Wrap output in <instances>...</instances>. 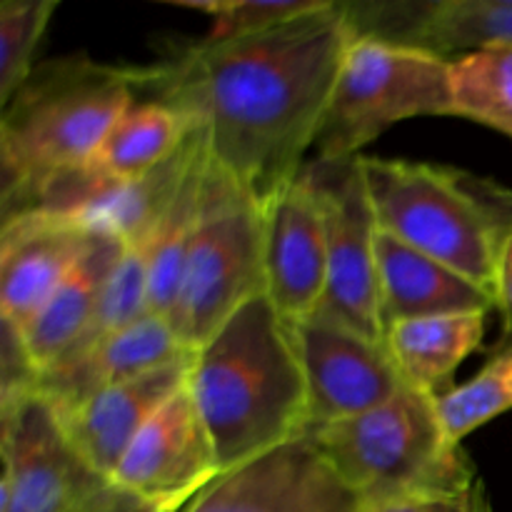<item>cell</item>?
<instances>
[{"label":"cell","mask_w":512,"mask_h":512,"mask_svg":"<svg viewBox=\"0 0 512 512\" xmlns=\"http://www.w3.org/2000/svg\"><path fill=\"white\" fill-rule=\"evenodd\" d=\"M263 208L210 165L208 205L168 323L185 350L203 348L240 308L265 295Z\"/></svg>","instance_id":"obj_7"},{"label":"cell","mask_w":512,"mask_h":512,"mask_svg":"<svg viewBox=\"0 0 512 512\" xmlns=\"http://www.w3.org/2000/svg\"><path fill=\"white\" fill-rule=\"evenodd\" d=\"M315 190L328 238V288L318 315L385 343L378 295V233L360 158L310 160L303 168Z\"/></svg>","instance_id":"obj_8"},{"label":"cell","mask_w":512,"mask_h":512,"mask_svg":"<svg viewBox=\"0 0 512 512\" xmlns=\"http://www.w3.org/2000/svg\"><path fill=\"white\" fill-rule=\"evenodd\" d=\"M123 250L125 245L118 238L108 233H95L83 258L45 300L28 328L20 330L25 348L40 373L53 368L68 353L70 345L80 338L98 308L105 283Z\"/></svg>","instance_id":"obj_21"},{"label":"cell","mask_w":512,"mask_h":512,"mask_svg":"<svg viewBox=\"0 0 512 512\" xmlns=\"http://www.w3.org/2000/svg\"><path fill=\"white\" fill-rule=\"evenodd\" d=\"M438 413L445 433L455 445L490 420L512 410V345L500 350L465 385L438 395Z\"/></svg>","instance_id":"obj_25"},{"label":"cell","mask_w":512,"mask_h":512,"mask_svg":"<svg viewBox=\"0 0 512 512\" xmlns=\"http://www.w3.org/2000/svg\"><path fill=\"white\" fill-rule=\"evenodd\" d=\"M210 183V158L208 145L203 155L195 160L183 185L175 193L160 218L158 228L150 235V280H148V313L168 320L178 298L180 280H183L188 253L203 223L205 205H208Z\"/></svg>","instance_id":"obj_23"},{"label":"cell","mask_w":512,"mask_h":512,"mask_svg":"<svg viewBox=\"0 0 512 512\" xmlns=\"http://www.w3.org/2000/svg\"><path fill=\"white\" fill-rule=\"evenodd\" d=\"M185 355H190V350L183 348L168 320L148 313L88 353L45 370L38 380V393L45 395L58 413H65L103 390L153 373Z\"/></svg>","instance_id":"obj_18"},{"label":"cell","mask_w":512,"mask_h":512,"mask_svg":"<svg viewBox=\"0 0 512 512\" xmlns=\"http://www.w3.org/2000/svg\"><path fill=\"white\" fill-rule=\"evenodd\" d=\"M0 512H83L113 488L38 390L0 403Z\"/></svg>","instance_id":"obj_9"},{"label":"cell","mask_w":512,"mask_h":512,"mask_svg":"<svg viewBox=\"0 0 512 512\" xmlns=\"http://www.w3.org/2000/svg\"><path fill=\"white\" fill-rule=\"evenodd\" d=\"M185 505H188V503H185ZM185 505H183V508H185ZM183 508H175V510H168V512H183Z\"/></svg>","instance_id":"obj_31"},{"label":"cell","mask_w":512,"mask_h":512,"mask_svg":"<svg viewBox=\"0 0 512 512\" xmlns=\"http://www.w3.org/2000/svg\"><path fill=\"white\" fill-rule=\"evenodd\" d=\"M68 215L20 213L0 228V320L25 330L93 240Z\"/></svg>","instance_id":"obj_15"},{"label":"cell","mask_w":512,"mask_h":512,"mask_svg":"<svg viewBox=\"0 0 512 512\" xmlns=\"http://www.w3.org/2000/svg\"><path fill=\"white\" fill-rule=\"evenodd\" d=\"M368 512H493V505H490L485 483L480 480L468 493L398 500V503L380 505V508H373Z\"/></svg>","instance_id":"obj_28"},{"label":"cell","mask_w":512,"mask_h":512,"mask_svg":"<svg viewBox=\"0 0 512 512\" xmlns=\"http://www.w3.org/2000/svg\"><path fill=\"white\" fill-rule=\"evenodd\" d=\"M188 390L223 473L308 430L298 350L268 295L250 300L195 350Z\"/></svg>","instance_id":"obj_2"},{"label":"cell","mask_w":512,"mask_h":512,"mask_svg":"<svg viewBox=\"0 0 512 512\" xmlns=\"http://www.w3.org/2000/svg\"><path fill=\"white\" fill-rule=\"evenodd\" d=\"M58 0H3L0 3V108L13 100L35 70L40 38Z\"/></svg>","instance_id":"obj_26"},{"label":"cell","mask_w":512,"mask_h":512,"mask_svg":"<svg viewBox=\"0 0 512 512\" xmlns=\"http://www.w3.org/2000/svg\"><path fill=\"white\" fill-rule=\"evenodd\" d=\"M205 145L208 143L203 128L190 125L180 148L148 175L133 183L93 190L58 215H68L93 233L113 235L123 245L143 243L155 233L185 175L203 155Z\"/></svg>","instance_id":"obj_20"},{"label":"cell","mask_w":512,"mask_h":512,"mask_svg":"<svg viewBox=\"0 0 512 512\" xmlns=\"http://www.w3.org/2000/svg\"><path fill=\"white\" fill-rule=\"evenodd\" d=\"M223 473L188 383L125 450L110 483L158 508H183Z\"/></svg>","instance_id":"obj_12"},{"label":"cell","mask_w":512,"mask_h":512,"mask_svg":"<svg viewBox=\"0 0 512 512\" xmlns=\"http://www.w3.org/2000/svg\"><path fill=\"white\" fill-rule=\"evenodd\" d=\"M360 163L383 233L495 295L500 253L512 230L510 188L445 165L365 155Z\"/></svg>","instance_id":"obj_4"},{"label":"cell","mask_w":512,"mask_h":512,"mask_svg":"<svg viewBox=\"0 0 512 512\" xmlns=\"http://www.w3.org/2000/svg\"><path fill=\"white\" fill-rule=\"evenodd\" d=\"M328 0H173L175 8L195 10L213 20L210 38H238L265 33L270 28L323 8Z\"/></svg>","instance_id":"obj_27"},{"label":"cell","mask_w":512,"mask_h":512,"mask_svg":"<svg viewBox=\"0 0 512 512\" xmlns=\"http://www.w3.org/2000/svg\"><path fill=\"white\" fill-rule=\"evenodd\" d=\"M485 325L488 313L403 320L385 330V348L408 388L438 398L463 360L480 350Z\"/></svg>","instance_id":"obj_22"},{"label":"cell","mask_w":512,"mask_h":512,"mask_svg":"<svg viewBox=\"0 0 512 512\" xmlns=\"http://www.w3.org/2000/svg\"><path fill=\"white\" fill-rule=\"evenodd\" d=\"M455 115L512 138V45L493 43L450 58Z\"/></svg>","instance_id":"obj_24"},{"label":"cell","mask_w":512,"mask_h":512,"mask_svg":"<svg viewBox=\"0 0 512 512\" xmlns=\"http://www.w3.org/2000/svg\"><path fill=\"white\" fill-rule=\"evenodd\" d=\"M343 10L355 38L408 45L448 60L483 45H512V0H355L343 3Z\"/></svg>","instance_id":"obj_14"},{"label":"cell","mask_w":512,"mask_h":512,"mask_svg":"<svg viewBox=\"0 0 512 512\" xmlns=\"http://www.w3.org/2000/svg\"><path fill=\"white\" fill-rule=\"evenodd\" d=\"M378 295L385 330L403 320L498 308L493 293L383 230L378 233Z\"/></svg>","instance_id":"obj_19"},{"label":"cell","mask_w":512,"mask_h":512,"mask_svg":"<svg viewBox=\"0 0 512 512\" xmlns=\"http://www.w3.org/2000/svg\"><path fill=\"white\" fill-rule=\"evenodd\" d=\"M495 295H498V308L512 323V230L503 245L498 263V280H495Z\"/></svg>","instance_id":"obj_30"},{"label":"cell","mask_w":512,"mask_h":512,"mask_svg":"<svg viewBox=\"0 0 512 512\" xmlns=\"http://www.w3.org/2000/svg\"><path fill=\"white\" fill-rule=\"evenodd\" d=\"M133 103L130 65L85 53L35 65L0 115L3 220L28 213L50 183L83 168Z\"/></svg>","instance_id":"obj_3"},{"label":"cell","mask_w":512,"mask_h":512,"mask_svg":"<svg viewBox=\"0 0 512 512\" xmlns=\"http://www.w3.org/2000/svg\"><path fill=\"white\" fill-rule=\"evenodd\" d=\"M288 325L308 388V428L363 415L408 388L385 343L323 315Z\"/></svg>","instance_id":"obj_10"},{"label":"cell","mask_w":512,"mask_h":512,"mask_svg":"<svg viewBox=\"0 0 512 512\" xmlns=\"http://www.w3.org/2000/svg\"><path fill=\"white\" fill-rule=\"evenodd\" d=\"M175 510V508H173ZM85 512H168L165 508H158V505H150L145 500L135 498V495L125 493L120 488H110L108 493L100 495L93 505H90Z\"/></svg>","instance_id":"obj_29"},{"label":"cell","mask_w":512,"mask_h":512,"mask_svg":"<svg viewBox=\"0 0 512 512\" xmlns=\"http://www.w3.org/2000/svg\"><path fill=\"white\" fill-rule=\"evenodd\" d=\"M355 40L343 3L238 38H203L133 68L135 100L203 128L213 170L263 208L305 168Z\"/></svg>","instance_id":"obj_1"},{"label":"cell","mask_w":512,"mask_h":512,"mask_svg":"<svg viewBox=\"0 0 512 512\" xmlns=\"http://www.w3.org/2000/svg\"><path fill=\"white\" fill-rule=\"evenodd\" d=\"M190 365H193V353L153 373L103 390L78 408L58 413L68 438L73 440L78 453L93 465V470L113 480V473L118 470L135 435L178 390L185 388Z\"/></svg>","instance_id":"obj_17"},{"label":"cell","mask_w":512,"mask_h":512,"mask_svg":"<svg viewBox=\"0 0 512 512\" xmlns=\"http://www.w3.org/2000/svg\"><path fill=\"white\" fill-rule=\"evenodd\" d=\"M265 295L285 323L318 315L328 288V238L305 173L263 205Z\"/></svg>","instance_id":"obj_13"},{"label":"cell","mask_w":512,"mask_h":512,"mask_svg":"<svg viewBox=\"0 0 512 512\" xmlns=\"http://www.w3.org/2000/svg\"><path fill=\"white\" fill-rule=\"evenodd\" d=\"M188 130L190 125L175 110L160 103L135 100L108 130L93 158L75 173L50 183L28 213H63L93 190L143 178L180 148Z\"/></svg>","instance_id":"obj_16"},{"label":"cell","mask_w":512,"mask_h":512,"mask_svg":"<svg viewBox=\"0 0 512 512\" xmlns=\"http://www.w3.org/2000/svg\"><path fill=\"white\" fill-rule=\"evenodd\" d=\"M183 512H368L308 438L220 473Z\"/></svg>","instance_id":"obj_11"},{"label":"cell","mask_w":512,"mask_h":512,"mask_svg":"<svg viewBox=\"0 0 512 512\" xmlns=\"http://www.w3.org/2000/svg\"><path fill=\"white\" fill-rule=\"evenodd\" d=\"M85 510H88V508H85ZM85 510H83V512H85Z\"/></svg>","instance_id":"obj_32"},{"label":"cell","mask_w":512,"mask_h":512,"mask_svg":"<svg viewBox=\"0 0 512 512\" xmlns=\"http://www.w3.org/2000/svg\"><path fill=\"white\" fill-rule=\"evenodd\" d=\"M303 438L368 510L398 500L468 493L483 480L463 445L445 433L435 395L413 388H403L363 415L308 428Z\"/></svg>","instance_id":"obj_5"},{"label":"cell","mask_w":512,"mask_h":512,"mask_svg":"<svg viewBox=\"0 0 512 512\" xmlns=\"http://www.w3.org/2000/svg\"><path fill=\"white\" fill-rule=\"evenodd\" d=\"M455 115L450 60L428 50L355 38L315 135V158H360L393 125Z\"/></svg>","instance_id":"obj_6"}]
</instances>
